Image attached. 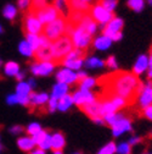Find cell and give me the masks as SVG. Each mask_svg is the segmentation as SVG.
I'll return each instance as SVG.
<instances>
[{
    "label": "cell",
    "mask_w": 152,
    "mask_h": 154,
    "mask_svg": "<svg viewBox=\"0 0 152 154\" xmlns=\"http://www.w3.org/2000/svg\"><path fill=\"white\" fill-rule=\"evenodd\" d=\"M42 130H43V128H42L40 124H38V122H32V124H29V125L26 127V132H27L28 136H31V137L35 136V134L39 133Z\"/></svg>",
    "instance_id": "obj_34"
},
{
    "label": "cell",
    "mask_w": 152,
    "mask_h": 154,
    "mask_svg": "<svg viewBox=\"0 0 152 154\" xmlns=\"http://www.w3.org/2000/svg\"><path fill=\"white\" fill-rule=\"evenodd\" d=\"M83 2H85V3H88V4H90V5H91L94 2H96V0H83Z\"/></svg>",
    "instance_id": "obj_53"
},
{
    "label": "cell",
    "mask_w": 152,
    "mask_h": 154,
    "mask_svg": "<svg viewBox=\"0 0 152 154\" xmlns=\"http://www.w3.org/2000/svg\"><path fill=\"white\" fill-rule=\"evenodd\" d=\"M73 104H74V103H73L72 94H66V95H63L62 98L59 99L57 110H59V111H67Z\"/></svg>",
    "instance_id": "obj_25"
},
{
    "label": "cell",
    "mask_w": 152,
    "mask_h": 154,
    "mask_svg": "<svg viewBox=\"0 0 152 154\" xmlns=\"http://www.w3.org/2000/svg\"><path fill=\"white\" fill-rule=\"evenodd\" d=\"M25 77H26L25 72H21V71H20V72H18V73H17V75L15 76V79H16V80H17L18 82H22V81L25 80Z\"/></svg>",
    "instance_id": "obj_48"
},
{
    "label": "cell",
    "mask_w": 152,
    "mask_h": 154,
    "mask_svg": "<svg viewBox=\"0 0 152 154\" xmlns=\"http://www.w3.org/2000/svg\"><path fill=\"white\" fill-rule=\"evenodd\" d=\"M4 32V29H3V27H1V25H0V34H1Z\"/></svg>",
    "instance_id": "obj_56"
},
{
    "label": "cell",
    "mask_w": 152,
    "mask_h": 154,
    "mask_svg": "<svg viewBox=\"0 0 152 154\" xmlns=\"http://www.w3.org/2000/svg\"><path fill=\"white\" fill-rule=\"evenodd\" d=\"M66 34H68L72 39V43L74 48L80 49V50H86L90 44L92 43V35H90L86 31H84L80 26H72L67 22V31Z\"/></svg>",
    "instance_id": "obj_2"
},
{
    "label": "cell",
    "mask_w": 152,
    "mask_h": 154,
    "mask_svg": "<svg viewBox=\"0 0 152 154\" xmlns=\"http://www.w3.org/2000/svg\"><path fill=\"white\" fill-rule=\"evenodd\" d=\"M48 5L46 0H31V10L29 11H37L42 8Z\"/></svg>",
    "instance_id": "obj_37"
},
{
    "label": "cell",
    "mask_w": 152,
    "mask_h": 154,
    "mask_svg": "<svg viewBox=\"0 0 152 154\" xmlns=\"http://www.w3.org/2000/svg\"><path fill=\"white\" fill-rule=\"evenodd\" d=\"M140 142H141V138H140V137H135V136H134V137H131V138L129 140V142H128V143H129L130 146H135V144H138V143H140Z\"/></svg>",
    "instance_id": "obj_47"
},
{
    "label": "cell",
    "mask_w": 152,
    "mask_h": 154,
    "mask_svg": "<svg viewBox=\"0 0 152 154\" xmlns=\"http://www.w3.org/2000/svg\"><path fill=\"white\" fill-rule=\"evenodd\" d=\"M23 131H25V128H23L21 125H15V126H12V127L10 128V133L15 134V136H18V134H21Z\"/></svg>",
    "instance_id": "obj_43"
},
{
    "label": "cell",
    "mask_w": 152,
    "mask_h": 154,
    "mask_svg": "<svg viewBox=\"0 0 152 154\" xmlns=\"http://www.w3.org/2000/svg\"><path fill=\"white\" fill-rule=\"evenodd\" d=\"M98 85H101L105 91V95H118L124 98L128 104L138 98L144 86L133 72L117 71L106 75L98 80Z\"/></svg>",
    "instance_id": "obj_1"
},
{
    "label": "cell",
    "mask_w": 152,
    "mask_h": 154,
    "mask_svg": "<svg viewBox=\"0 0 152 154\" xmlns=\"http://www.w3.org/2000/svg\"><path fill=\"white\" fill-rule=\"evenodd\" d=\"M72 98H73V103L77 105L78 108L89 104L91 102H94L96 99V95H95L91 91H85V89H77L73 94H72Z\"/></svg>",
    "instance_id": "obj_10"
},
{
    "label": "cell",
    "mask_w": 152,
    "mask_h": 154,
    "mask_svg": "<svg viewBox=\"0 0 152 154\" xmlns=\"http://www.w3.org/2000/svg\"><path fill=\"white\" fill-rule=\"evenodd\" d=\"M28 85L32 87V89L33 88H35V86H37V82H35V80L34 79H29V81H28Z\"/></svg>",
    "instance_id": "obj_50"
},
{
    "label": "cell",
    "mask_w": 152,
    "mask_h": 154,
    "mask_svg": "<svg viewBox=\"0 0 152 154\" xmlns=\"http://www.w3.org/2000/svg\"><path fill=\"white\" fill-rule=\"evenodd\" d=\"M75 154H82V153H75Z\"/></svg>",
    "instance_id": "obj_59"
},
{
    "label": "cell",
    "mask_w": 152,
    "mask_h": 154,
    "mask_svg": "<svg viewBox=\"0 0 152 154\" xmlns=\"http://www.w3.org/2000/svg\"><path fill=\"white\" fill-rule=\"evenodd\" d=\"M147 76H148V79L152 81V69H148L147 70Z\"/></svg>",
    "instance_id": "obj_52"
},
{
    "label": "cell",
    "mask_w": 152,
    "mask_h": 154,
    "mask_svg": "<svg viewBox=\"0 0 152 154\" xmlns=\"http://www.w3.org/2000/svg\"><path fill=\"white\" fill-rule=\"evenodd\" d=\"M123 27H124V21L121 17L115 16L106 26H104L102 34L110 37L112 42H119L123 38V33H122Z\"/></svg>",
    "instance_id": "obj_5"
},
{
    "label": "cell",
    "mask_w": 152,
    "mask_h": 154,
    "mask_svg": "<svg viewBox=\"0 0 152 154\" xmlns=\"http://www.w3.org/2000/svg\"><path fill=\"white\" fill-rule=\"evenodd\" d=\"M34 57L38 61H54V55H52V47L51 43L48 45L39 47L34 51Z\"/></svg>",
    "instance_id": "obj_14"
},
{
    "label": "cell",
    "mask_w": 152,
    "mask_h": 154,
    "mask_svg": "<svg viewBox=\"0 0 152 154\" xmlns=\"http://www.w3.org/2000/svg\"><path fill=\"white\" fill-rule=\"evenodd\" d=\"M84 60H85V57H78V59H67V57H65L61 65L73 71H79L84 65Z\"/></svg>",
    "instance_id": "obj_19"
},
{
    "label": "cell",
    "mask_w": 152,
    "mask_h": 154,
    "mask_svg": "<svg viewBox=\"0 0 152 154\" xmlns=\"http://www.w3.org/2000/svg\"><path fill=\"white\" fill-rule=\"evenodd\" d=\"M150 136H151V137H152V131H151V133H150Z\"/></svg>",
    "instance_id": "obj_58"
},
{
    "label": "cell",
    "mask_w": 152,
    "mask_h": 154,
    "mask_svg": "<svg viewBox=\"0 0 152 154\" xmlns=\"http://www.w3.org/2000/svg\"><path fill=\"white\" fill-rule=\"evenodd\" d=\"M146 70H148V56L145 54H141L138 56L134 66H133V73L139 76L146 72Z\"/></svg>",
    "instance_id": "obj_16"
},
{
    "label": "cell",
    "mask_w": 152,
    "mask_h": 154,
    "mask_svg": "<svg viewBox=\"0 0 152 154\" xmlns=\"http://www.w3.org/2000/svg\"><path fill=\"white\" fill-rule=\"evenodd\" d=\"M75 26H80L84 31H86L90 35H94L95 33L98 32V22L94 20V18L89 15V14H85L83 16V18L79 21L78 25H75Z\"/></svg>",
    "instance_id": "obj_15"
},
{
    "label": "cell",
    "mask_w": 152,
    "mask_h": 154,
    "mask_svg": "<svg viewBox=\"0 0 152 154\" xmlns=\"http://www.w3.org/2000/svg\"><path fill=\"white\" fill-rule=\"evenodd\" d=\"M148 69H152V50L148 55Z\"/></svg>",
    "instance_id": "obj_51"
},
{
    "label": "cell",
    "mask_w": 152,
    "mask_h": 154,
    "mask_svg": "<svg viewBox=\"0 0 152 154\" xmlns=\"http://www.w3.org/2000/svg\"><path fill=\"white\" fill-rule=\"evenodd\" d=\"M48 132L46 131H44V130H42L39 133H37L35 136H33L32 138H33V141H34V143H35V146H38V144H40L44 140H45V137L48 136Z\"/></svg>",
    "instance_id": "obj_40"
},
{
    "label": "cell",
    "mask_w": 152,
    "mask_h": 154,
    "mask_svg": "<svg viewBox=\"0 0 152 154\" xmlns=\"http://www.w3.org/2000/svg\"><path fill=\"white\" fill-rule=\"evenodd\" d=\"M44 25L33 11H28L23 18V31L25 34H42Z\"/></svg>",
    "instance_id": "obj_6"
},
{
    "label": "cell",
    "mask_w": 152,
    "mask_h": 154,
    "mask_svg": "<svg viewBox=\"0 0 152 154\" xmlns=\"http://www.w3.org/2000/svg\"><path fill=\"white\" fill-rule=\"evenodd\" d=\"M105 9H107L108 11H115V9L118 5V0H100L99 2Z\"/></svg>",
    "instance_id": "obj_35"
},
{
    "label": "cell",
    "mask_w": 152,
    "mask_h": 154,
    "mask_svg": "<svg viewBox=\"0 0 152 154\" xmlns=\"http://www.w3.org/2000/svg\"><path fill=\"white\" fill-rule=\"evenodd\" d=\"M3 70H4V73H5L6 76L15 77L18 72H20V65H18L17 63H15V61H7V63L4 65Z\"/></svg>",
    "instance_id": "obj_27"
},
{
    "label": "cell",
    "mask_w": 152,
    "mask_h": 154,
    "mask_svg": "<svg viewBox=\"0 0 152 154\" xmlns=\"http://www.w3.org/2000/svg\"><path fill=\"white\" fill-rule=\"evenodd\" d=\"M66 31H67V18L60 16L52 22L44 26L43 34L50 42H54L56 39H59L60 37H62L63 34H66Z\"/></svg>",
    "instance_id": "obj_4"
},
{
    "label": "cell",
    "mask_w": 152,
    "mask_h": 154,
    "mask_svg": "<svg viewBox=\"0 0 152 154\" xmlns=\"http://www.w3.org/2000/svg\"><path fill=\"white\" fill-rule=\"evenodd\" d=\"M56 80H57V82H62L68 86L77 85V72L67 67L61 69L56 72Z\"/></svg>",
    "instance_id": "obj_12"
},
{
    "label": "cell",
    "mask_w": 152,
    "mask_h": 154,
    "mask_svg": "<svg viewBox=\"0 0 152 154\" xmlns=\"http://www.w3.org/2000/svg\"><path fill=\"white\" fill-rule=\"evenodd\" d=\"M98 85V80L95 77H85L83 81H80L77 86H79V89H85V91H91V88H94Z\"/></svg>",
    "instance_id": "obj_28"
},
{
    "label": "cell",
    "mask_w": 152,
    "mask_h": 154,
    "mask_svg": "<svg viewBox=\"0 0 152 154\" xmlns=\"http://www.w3.org/2000/svg\"><path fill=\"white\" fill-rule=\"evenodd\" d=\"M32 87L28 85V82H18V85L16 86V94L17 95H29V93L32 92Z\"/></svg>",
    "instance_id": "obj_31"
},
{
    "label": "cell",
    "mask_w": 152,
    "mask_h": 154,
    "mask_svg": "<svg viewBox=\"0 0 152 154\" xmlns=\"http://www.w3.org/2000/svg\"><path fill=\"white\" fill-rule=\"evenodd\" d=\"M90 16L98 22V25H101L102 27L106 26L115 17L112 11H108L107 9H105L100 3H96L90 9Z\"/></svg>",
    "instance_id": "obj_7"
},
{
    "label": "cell",
    "mask_w": 152,
    "mask_h": 154,
    "mask_svg": "<svg viewBox=\"0 0 152 154\" xmlns=\"http://www.w3.org/2000/svg\"><path fill=\"white\" fill-rule=\"evenodd\" d=\"M17 14H18L17 6H15L12 4H6L3 9V16L9 21H13L16 18V16H17Z\"/></svg>",
    "instance_id": "obj_26"
},
{
    "label": "cell",
    "mask_w": 152,
    "mask_h": 154,
    "mask_svg": "<svg viewBox=\"0 0 152 154\" xmlns=\"http://www.w3.org/2000/svg\"><path fill=\"white\" fill-rule=\"evenodd\" d=\"M68 4H69L71 11H79V12L88 14L91 9L90 4L83 2V0H68Z\"/></svg>",
    "instance_id": "obj_20"
},
{
    "label": "cell",
    "mask_w": 152,
    "mask_h": 154,
    "mask_svg": "<svg viewBox=\"0 0 152 154\" xmlns=\"http://www.w3.org/2000/svg\"><path fill=\"white\" fill-rule=\"evenodd\" d=\"M1 66H3V60H1V57H0V69H1Z\"/></svg>",
    "instance_id": "obj_57"
},
{
    "label": "cell",
    "mask_w": 152,
    "mask_h": 154,
    "mask_svg": "<svg viewBox=\"0 0 152 154\" xmlns=\"http://www.w3.org/2000/svg\"><path fill=\"white\" fill-rule=\"evenodd\" d=\"M106 63V66L107 67H110V69H112V70H117L118 69V63H117V59L113 55H111V56H108L107 57V60L105 61Z\"/></svg>",
    "instance_id": "obj_42"
},
{
    "label": "cell",
    "mask_w": 152,
    "mask_h": 154,
    "mask_svg": "<svg viewBox=\"0 0 152 154\" xmlns=\"http://www.w3.org/2000/svg\"><path fill=\"white\" fill-rule=\"evenodd\" d=\"M138 103L141 109L152 104V81H148L146 85L142 86L139 95H138Z\"/></svg>",
    "instance_id": "obj_11"
},
{
    "label": "cell",
    "mask_w": 152,
    "mask_h": 154,
    "mask_svg": "<svg viewBox=\"0 0 152 154\" xmlns=\"http://www.w3.org/2000/svg\"><path fill=\"white\" fill-rule=\"evenodd\" d=\"M146 3H147L148 5H151V6H152V0H146Z\"/></svg>",
    "instance_id": "obj_55"
},
{
    "label": "cell",
    "mask_w": 152,
    "mask_h": 154,
    "mask_svg": "<svg viewBox=\"0 0 152 154\" xmlns=\"http://www.w3.org/2000/svg\"><path fill=\"white\" fill-rule=\"evenodd\" d=\"M118 154H131V146L128 142H122L117 146Z\"/></svg>",
    "instance_id": "obj_36"
},
{
    "label": "cell",
    "mask_w": 152,
    "mask_h": 154,
    "mask_svg": "<svg viewBox=\"0 0 152 154\" xmlns=\"http://www.w3.org/2000/svg\"><path fill=\"white\" fill-rule=\"evenodd\" d=\"M112 39L110 37L105 35V34H101L99 37H96L95 39L92 41V45L95 49H98V50H107L111 45H112Z\"/></svg>",
    "instance_id": "obj_18"
},
{
    "label": "cell",
    "mask_w": 152,
    "mask_h": 154,
    "mask_svg": "<svg viewBox=\"0 0 152 154\" xmlns=\"http://www.w3.org/2000/svg\"><path fill=\"white\" fill-rule=\"evenodd\" d=\"M28 154H45V150L40 149V148H34L33 150H31Z\"/></svg>",
    "instance_id": "obj_49"
},
{
    "label": "cell",
    "mask_w": 152,
    "mask_h": 154,
    "mask_svg": "<svg viewBox=\"0 0 152 154\" xmlns=\"http://www.w3.org/2000/svg\"><path fill=\"white\" fill-rule=\"evenodd\" d=\"M52 154H63V152L62 150H54Z\"/></svg>",
    "instance_id": "obj_54"
},
{
    "label": "cell",
    "mask_w": 152,
    "mask_h": 154,
    "mask_svg": "<svg viewBox=\"0 0 152 154\" xmlns=\"http://www.w3.org/2000/svg\"><path fill=\"white\" fill-rule=\"evenodd\" d=\"M17 4V9H20L21 11L28 12V10H31V0H16Z\"/></svg>",
    "instance_id": "obj_38"
},
{
    "label": "cell",
    "mask_w": 152,
    "mask_h": 154,
    "mask_svg": "<svg viewBox=\"0 0 152 154\" xmlns=\"http://www.w3.org/2000/svg\"><path fill=\"white\" fill-rule=\"evenodd\" d=\"M84 66L86 69H102L104 66H106V63L100 57L91 56V57H86L84 60Z\"/></svg>",
    "instance_id": "obj_24"
},
{
    "label": "cell",
    "mask_w": 152,
    "mask_h": 154,
    "mask_svg": "<svg viewBox=\"0 0 152 154\" xmlns=\"http://www.w3.org/2000/svg\"><path fill=\"white\" fill-rule=\"evenodd\" d=\"M52 5L56 8V10L60 12V15H61L62 17H66V18H67V16H68L69 12H71L68 0H54Z\"/></svg>",
    "instance_id": "obj_23"
},
{
    "label": "cell",
    "mask_w": 152,
    "mask_h": 154,
    "mask_svg": "<svg viewBox=\"0 0 152 154\" xmlns=\"http://www.w3.org/2000/svg\"><path fill=\"white\" fill-rule=\"evenodd\" d=\"M18 51H20L23 56H27V57L34 56V50H33V48L29 45V43L26 39L18 44Z\"/></svg>",
    "instance_id": "obj_29"
},
{
    "label": "cell",
    "mask_w": 152,
    "mask_h": 154,
    "mask_svg": "<svg viewBox=\"0 0 152 154\" xmlns=\"http://www.w3.org/2000/svg\"><path fill=\"white\" fill-rule=\"evenodd\" d=\"M128 8L135 12H141L145 8V0H128Z\"/></svg>",
    "instance_id": "obj_32"
},
{
    "label": "cell",
    "mask_w": 152,
    "mask_h": 154,
    "mask_svg": "<svg viewBox=\"0 0 152 154\" xmlns=\"http://www.w3.org/2000/svg\"><path fill=\"white\" fill-rule=\"evenodd\" d=\"M25 35H26V41L29 43V45L33 48L34 51L40 47V34H25Z\"/></svg>",
    "instance_id": "obj_30"
},
{
    "label": "cell",
    "mask_w": 152,
    "mask_h": 154,
    "mask_svg": "<svg viewBox=\"0 0 152 154\" xmlns=\"http://www.w3.org/2000/svg\"><path fill=\"white\" fill-rule=\"evenodd\" d=\"M57 103H59L57 99L54 98V97H50V98H49V102H48V104H46V111H48V112H54V111H56V110H57Z\"/></svg>",
    "instance_id": "obj_39"
},
{
    "label": "cell",
    "mask_w": 152,
    "mask_h": 154,
    "mask_svg": "<svg viewBox=\"0 0 152 154\" xmlns=\"http://www.w3.org/2000/svg\"><path fill=\"white\" fill-rule=\"evenodd\" d=\"M51 47H52L54 63L56 65H61L62 60L67 56V54L74 48L72 39L68 34H63L59 39L51 42Z\"/></svg>",
    "instance_id": "obj_3"
},
{
    "label": "cell",
    "mask_w": 152,
    "mask_h": 154,
    "mask_svg": "<svg viewBox=\"0 0 152 154\" xmlns=\"http://www.w3.org/2000/svg\"><path fill=\"white\" fill-rule=\"evenodd\" d=\"M66 146V138L62 132H55L51 134V149L62 150Z\"/></svg>",
    "instance_id": "obj_17"
},
{
    "label": "cell",
    "mask_w": 152,
    "mask_h": 154,
    "mask_svg": "<svg viewBox=\"0 0 152 154\" xmlns=\"http://www.w3.org/2000/svg\"><path fill=\"white\" fill-rule=\"evenodd\" d=\"M56 66L57 65H56L54 61H38V60H35L34 63H32L29 65V69H31V72L33 73V76L45 77V76L51 75Z\"/></svg>",
    "instance_id": "obj_8"
},
{
    "label": "cell",
    "mask_w": 152,
    "mask_h": 154,
    "mask_svg": "<svg viewBox=\"0 0 152 154\" xmlns=\"http://www.w3.org/2000/svg\"><path fill=\"white\" fill-rule=\"evenodd\" d=\"M38 148H40V149H43V150H49V149H51V134H50V133L45 137V140H44L40 144H38Z\"/></svg>",
    "instance_id": "obj_41"
},
{
    "label": "cell",
    "mask_w": 152,
    "mask_h": 154,
    "mask_svg": "<svg viewBox=\"0 0 152 154\" xmlns=\"http://www.w3.org/2000/svg\"><path fill=\"white\" fill-rule=\"evenodd\" d=\"M142 115H144V116H145L146 119H148V120H151V121H152V104H151V105H148V106H146V108L144 109Z\"/></svg>",
    "instance_id": "obj_45"
},
{
    "label": "cell",
    "mask_w": 152,
    "mask_h": 154,
    "mask_svg": "<svg viewBox=\"0 0 152 154\" xmlns=\"http://www.w3.org/2000/svg\"><path fill=\"white\" fill-rule=\"evenodd\" d=\"M115 153H117V144L115 142H108L99 150L98 154H115Z\"/></svg>",
    "instance_id": "obj_33"
},
{
    "label": "cell",
    "mask_w": 152,
    "mask_h": 154,
    "mask_svg": "<svg viewBox=\"0 0 152 154\" xmlns=\"http://www.w3.org/2000/svg\"><path fill=\"white\" fill-rule=\"evenodd\" d=\"M35 15H37V17L39 18V21L45 26V25H48V23H50V22H52L54 20H56L57 17H60L61 15H60V12L56 10V8L54 6V5H45L44 8H42V9H39V10H37V11H33Z\"/></svg>",
    "instance_id": "obj_9"
},
{
    "label": "cell",
    "mask_w": 152,
    "mask_h": 154,
    "mask_svg": "<svg viewBox=\"0 0 152 154\" xmlns=\"http://www.w3.org/2000/svg\"><path fill=\"white\" fill-rule=\"evenodd\" d=\"M111 128H112V134H113V136L119 137L121 134L131 131V120L125 118V116H123L121 120H118L113 126H111Z\"/></svg>",
    "instance_id": "obj_13"
},
{
    "label": "cell",
    "mask_w": 152,
    "mask_h": 154,
    "mask_svg": "<svg viewBox=\"0 0 152 154\" xmlns=\"http://www.w3.org/2000/svg\"><path fill=\"white\" fill-rule=\"evenodd\" d=\"M69 92V86L66 85V83H62V82H57L54 87H52V92H51V97L56 98V99H60L62 98L63 95L68 94Z\"/></svg>",
    "instance_id": "obj_21"
},
{
    "label": "cell",
    "mask_w": 152,
    "mask_h": 154,
    "mask_svg": "<svg viewBox=\"0 0 152 154\" xmlns=\"http://www.w3.org/2000/svg\"><path fill=\"white\" fill-rule=\"evenodd\" d=\"M17 146L21 150H23L26 153H29L31 150L34 149L35 143H34V141L31 136H25V137H20L17 140Z\"/></svg>",
    "instance_id": "obj_22"
},
{
    "label": "cell",
    "mask_w": 152,
    "mask_h": 154,
    "mask_svg": "<svg viewBox=\"0 0 152 154\" xmlns=\"http://www.w3.org/2000/svg\"><path fill=\"white\" fill-rule=\"evenodd\" d=\"M6 103H7L9 105H16V104H18L17 94L15 93V94H10V95H7V98H6Z\"/></svg>",
    "instance_id": "obj_44"
},
{
    "label": "cell",
    "mask_w": 152,
    "mask_h": 154,
    "mask_svg": "<svg viewBox=\"0 0 152 154\" xmlns=\"http://www.w3.org/2000/svg\"><path fill=\"white\" fill-rule=\"evenodd\" d=\"M85 77H88V73H86L85 71H83V70L77 71V85H78L80 81H83Z\"/></svg>",
    "instance_id": "obj_46"
}]
</instances>
